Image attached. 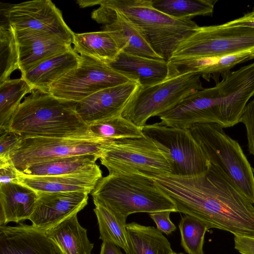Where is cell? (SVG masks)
I'll return each mask as SVG.
<instances>
[{
  "mask_svg": "<svg viewBox=\"0 0 254 254\" xmlns=\"http://www.w3.org/2000/svg\"><path fill=\"white\" fill-rule=\"evenodd\" d=\"M80 55L73 48L47 59L21 74L33 90L49 92L51 86L76 67Z\"/></svg>",
  "mask_w": 254,
  "mask_h": 254,
  "instance_id": "21",
  "label": "cell"
},
{
  "mask_svg": "<svg viewBox=\"0 0 254 254\" xmlns=\"http://www.w3.org/2000/svg\"><path fill=\"white\" fill-rule=\"evenodd\" d=\"M19 176L20 184L37 192L80 191L89 194L102 178V172L99 168L91 172L63 175L32 176L20 172Z\"/></svg>",
  "mask_w": 254,
  "mask_h": 254,
  "instance_id": "19",
  "label": "cell"
},
{
  "mask_svg": "<svg viewBox=\"0 0 254 254\" xmlns=\"http://www.w3.org/2000/svg\"><path fill=\"white\" fill-rule=\"evenodd\" d=\"M128 250L126 254H172L168 240L157 228L135 222L127 224Z\"/></svg>",
  "mask_w": 254,
  "mask_h": 254,
  "instance_id": "26",
  "label": "cell"
},
{
  "mask_svg": "<svg viewBox=\"0 0 254 254\" xmlns=\"http://www.w3.org/2000/svg\"><path fill=\"white\" fill-rule=\"evenodd\" d=\"M172 254H183L182 253H175V252H173Z\"/></svg>",
  "mask_w": 254,
  "mask_h": 254,
  "instance_id": "40",
  "label": "cell"
},
{
  "mask_svg": "<svg viewBox=\"0 0 254 254\" xmlns=\"http://www.w3.org/2000/svg\"><path fill=\"white\" fill-rule=\"evenodd\" d=\"M37 193L35 208L29 220L44 232L77 214L88 204L89 193L85 192Z\"/></svg>",
  "mask_w": 254,
  "mask_h": 254,
  "instance_id": "14",
  "label": "cell"
},
{
  "mask_svg": "<svg viewBox=\"0 0 254 254\" xmlns=\"http://www.w3.org/2000/svg\"><path fill=\"white\" fill-rule=\"evenodd\" d=\"M140 85L130 81L98 91L76 104V111L88 125L122 115Z\"/></svg>",
  "mask_w": 254,
  "mask_h": 254,
  "instance_id": "15",
  "label": "cell"
},
{
  "mask_svg": "<svg viewBox=\"0 0 254 254\" xmlns=\"http://www.w3.org/2000/svg\"><path fill=\"white\" fill-rule=\"evenodd\" d=\"M78 4L81 7L100 5L93 11L91 18L102 25V30L113 33L121 51L150 59H163L153 50L133 23L121 12L108 4L105 0H80Z\"/></svg>",
  "mask_w": 254,
  "mask_h": 254,
  "instance_id": "13",
  "label": "cell"
},
{
  "mask_svg": "<svg viewBox=\"0 0 254 254\" xmlns=\"http://www.w3.org/2000/svg\"><path fill=\"white\" fill-rule=\"evenodd\" d=\"M124 14L153 50L168 61L179 44L198 28L191 19H176L155 9L151 0H105Z\"/></svg>",
  "mask_w": 254,
  "mask_h": 254,
  "instance_id": "4",
  "label": "cell"
},
{
  "mask_svg": "<svg viewBox=\"0 0 254 254\" xmlns=\"http://www.w3.org/2000/svg\"><path fill=\"white\" fill-rule=\"evenodd\" d=\"M100 236L102 241L111 242L121 248L125 253L128 250L126 219L121 218L104 206L94 203Z\"/></svg>",
  "mask_w": 254,
  "mask_h": 254,
  "instance_id": "27",
  "label": "cell"
},
{
  "mask_svg": "<svg viewBox=\"0 0 254 254\" xmlns=\"http://www.w3.org/2000/svg\"><path fill=\"white\" fill-rule=\"evenodd\" d=\"M100 157L98 155L66 156L33 165L20 173L26 176H42L91 172L100 168L96 163Z\"/></svg>",
  "mask_w": 254,
  "mask_h": 254,
  "instance_id": "25",
  "label": "cell"
},
{
  "mask_svg": "<svg viewBox=\"0 0 254 254\" xmlns=\"http://www.w3.org/2000/svg\"><path fill=\"white\" fill-rule=\"evenodd\" d=\"M19 69L18 55L13 28L8 24L0 26V83L9 79Z\"/></svg>",
  "mask_w": 254,
  "mask_h": 254,
  "instance_id": "31",
  "label": "cell"
},
{
  "mask_svg": "<svg viewBox=\"0 0 254 254\" xmlns=\"http://www.w3.org/2000/svg\"><path fill=\"white\" fill-rule=\"evenodd\" d=\"M181 244L188 254H204V236L208 228L198 219L189 215L182 216L179 224Z\"/></svg>",
  "mask_w": 254,
  "mask_h": 254,
  "instance_id": "32",
  "label": "cell"
},
{
  "mask_svg": "<svg viewBox=\"0 0 254 254\" xmlns=\"http://www.w3.org/2000/svg\"><path fill=\"white\" fill-rule=\"evenodd\" d=\"M32 91L31 86L22 77L0 83V129H8L10 120L21 100Z\"/></svg>",
  "mask_w": 254,
  "mask_h": 254,
  "instance_id": "29",
  "label": "cell"
},
{
  "mask_svg": "<svg viewBox=\"0 0 254 254\" xmlns=\"http://www.w3.org/2000/svg\"><path fill=\"white\" fill-rule=\"evenodd\" d=\"M88 126L90 131L95 137L108 140L144 136L142 128L122 115L98 121Z\"/></svg>",
  "mask_w": 254,
  "mask_h": 254,
  "instance_id": "30",
  "label": "cell"
},
{
  "mask_svg": "<svg viewBox=\"0 0 254 254\" xmlns=\"http://www.w3.org/2000/svg\"><path fill=\"white\" fill-rule=\"evenodd\" d=\"M220 125L197 124L189 129L209 162L226 174L246 197L254 204V169L236 140Z\"/></svg>",
  "mask_w": 254,
  "mask_h": 254,
  "instance_id": "5",
  "label": "cell"
},
{
  "mask_svg": "<svg viewBox=\"0 0 254 254\" xmlns=\"http://www.w3.org/2000/svg\"><path fill=\"white\" fill-rule=\"evenodd\" d=\"M200 76L187 73L150 86L139 85L122 115L142 128L151 117H158L191 94L203 89Z\"/></svg>",
  "mask_w": 254,
  "mask_h": 254,
  "instance_id": "6",
  "label": "cell"
},
{
  "mask_svg": "<svg viewBox=\"0 0 254 254\" xmlns=\"http://www.w3.org/2000/svg\"><path fill=\"white\" fill-rule=\"evenodd\" d=\"M107 64L143 87L163 81L168 74V61L164 59H150L122 51Z\"/></svg>",
  "mask_w": 254,
  "mask_h": 254,
  "instance_id": "20",
  "label": "cell"
},
{
  "mask_svg": "<svg viewBox=\"0 0 254 254\" xmlns=\"http://www.w3.org/2000/svg\"><path fill=\"white\" fill-rule=\"evenodd\" d=\"M22 139L16 133L0 129V166L11 161L10 156L18 148Z\"/></svg>",
  "mask_w": 254,
  "mask_h": 254,
  "instance_id": "33",
  "label": "cell"
},
{
  "mask_svg": "<svg viewBox=\"0 0 254 254\" xmlns=\"http://www.w3.org/2000/svg\"><path fill=\"white\" fill-rule=\"evenodd\" d=\"M0 254H58L45 232L32 225L0 226Z\"/></svg>",
  "mask_w": 254,
  "mask_h": 254,
  "instance_id": "18",
  "label": "cell"
},
{
  "mask_svg": "<svg viewBox=\"0 0 254 254\" xmlns=\"http://www.w3.org/2000/svg\"><path fill=\"white\" fill-rule=\"evenodd\" d=\"M234 244L240 254H254V237L234 236Z\"/></svg>",
  "mask_w": 254,
  "mask_h": 254,
  "instance_id": "37",
  "label": "cell"
},
{
  "mask_svg": "<svg viewBox=\"0 0 254 254\" xmlns=\"http://www.w3.org/2000/svg\"><path fill=\"white\" fill-rule=\"evenodd\" d=\"M91 195L94 203L126 219L135 213L177 212L174 202L155 181L141 174H109L99 181Z\"/></svg>",
  "mask_w": 254,
  "mask_h": 254,
  "instance_id": "3",
  "label": "cell"
},
{
  "mask_svg": "<svg viewBox=\"0 0 254 254\" xmlns=\"http://www.w3.org/2000/svg\"><path fill=\"white\" fill-rule=\"evenodd\" d=\"M158 10L176 19L212 16L217 0H151Z\"/></svg>",
  "mask_w": 254,
  "mask_h": 254,
  "instance_id": "28",
  "label": "cell"
},
{
  "mask_svg": "<svg viewBox=\"0 0 254 254\" xmlns=\"http://www.w3.org/2000/svg\"><path fill=\"white\" fill-rule=\"evenodd\" d=\"M223 25L227 27L242 26L254 28V10L240 18L224 23Z\"/></svg>",
  "mask_w": 254,
  "mask_h": 254,
  "instance_id": "38",
  "label": "cell"
},
{
  "mask_svg": "<svg viewBox=\"0 0 254 254\" xmlns=\"http://www.w3.org/2000/svg\"><path fill=\"white\" fill-rule=\"evenodd\" d=\"M38 197L37 192L21 184H0V226L29 220Z\"/></svg>",
  "mask_w": 254,
  "mask_h": 254,
  "instance_id": "22",
  "label": "cell"
},
{
  "mask_svg": "<svg viewBox=\"0 0 254 254\" xmlns=\"http://www.w3.org/2000/svg\"><path fill=\"white\" fill-rule=\"evenodd\" d=\"M7 23L14 29H31L55 34L71 44L74 33L61 11L50 0H34L10 5L3 9Z\"/></svg>",
  "mask_w": 254,
  "mask_h": 254,
  "instance_id": "12",
  "label": "cell"
},
{
  "mask_svg": "<svg viewBox=\"0 0 254 254\" xmlns=\"http://www.w3.org/2000/svg\"><path fill=\"white\" fill-rule=\"evenodd\" d=\"M254 49V28L223 24L198 27L172 57H219Z\"/></svg>",
  "mask_w": 254,
  "mask_h": 254,
  "instance_id": "9",
  "label": "cell"
},
{
  "mask_svg": "<svg viewBox=\"0 0 254 254\" xmlns=\"http://www.w3.org/2000/svg\"><path fill=\"white\" fill-rule=\"evenodd\" d=\"M150 178L174 202L177 212L198 219L209 229L254 237V204L216 166L210 163L208 170L197 176Z\"/></svg>",
  "mask_w": 254,
  "mask_h": 254,
  "instance_id": "1",
  "label": "cell"
},
{
  "mask_svg": "<svg viewBox=\"0 0 254 254\" xmlns=\"http://www.w3.org/2000/svg\"><path fill=\"white\" fill-rule=\"evenodd\" d=\"M142 132L165 156L171 168L170 175L193 176L208 170L210 162L190 129L156 123L146 125Z\"/></svg>",
  "mask_w": 254,
  "mask_h": 254,
  "instance_id": "8",
  "label": "cell"
},
{
  "mask_svg": "<svg viewBox=\"0 0 254 254\" xmlns=\"http://www.w3.org/2000/svg\"><path fill=\"white\" fill-rule=\"evenodd\" d=\"M73 50L105 63L113 61L121 52L113 33L103 31L73 34Z\"/></svg>",
  "mask_w": 254,
  "mask_h": 254,
  "instance_id": "24",
  "label": "cell"
},
{
  "mask_svg": "<svg viewBox=\"0 0 254 254\" xmlns=\"http://www.w3.org/2000/svg\"><path fill=\"white\" fill-rule=\"evenodd\" d=\"M99 159L109 174L138 173L150 177L171 174L165 156L145 135L107 142Z\"/></svg>",
  "mask_w": 254,
  "mask_h": 254,
  "instance_id": "7",
  "label": "cell"
},
{
  "mask_svg": "<svg viewBox=\"0 0 254 254\" xmlns=\"http://www.w3.org/2000/svg\"><path fill=\"white\" fill-rule=\"evenodd\" d=\"M254 59V49L219 57H171L168 61V74L166 79L187 73L202 76L209 80L229 71L236 65Z\"/></svg>",
  "mask_w": 254,
  "mask_h": 254,
  "instance_id": "17",
  "label": "cell"
},
{
  "mask_svg": "<svg viewBox=\"0 0 254 254\" xmlns=\"http://www.w3.org/2000/svg\"><path fill=\"white\" fill-rule=\"evenodd\" d=\"M58 254H92L94 244L87 230L78 222L77 214L45 231Z\"/></svg>",
  "mask_w": 254,
  "mask_h": 254,
  "instance_id": "23",
  "label": "cell"
},
{
  "mask_svg": "<svg viewBox=\"0 0 254 254\" xmlns=\"http://www.w3.org/2000/svg\"><path fill=\"white\" fill-rule=\"evenodd\" d=\"M110 141L100 138H22L10 159L21 172L33 165L59 158L82 155L100 156L104 145Z\"/></svg>",
  "mask_w": 254,
  "mask_h": 254,
  "instance_id": "11",
  "label": "cell"
},
{
  "mask_svg": "<svg viewBox=\"0 0 254 254\" xmlns=\"http://www.w3.org/2000/svg\"><path fill=\"white\" fill-rule=\"evenodd\" d=\"M171 212L166 210L149 214L150 217L155 222L157 229L167 235L171 234L176 230V226L170 219Z\"/></svg>",
  "mask_w": 254,
  "mask_h": 254,
  "instance_id": "35",
  "label": "cell"
},
{
  "mask_svg": "<svg viewBox=\"0 0 254 254\" xmlns=\"http://www.w3.org/2000/svg\"><path fill=\"white\" fill-rule=\"evenodd\" d=\"M20 172L16 169L12 161L0 166V184L18 183Z\"/></svg>",
  "mask_w": 254,
  "mask_h": 254,
  "instance_id": "36",
  "label": "cell"
},
{
  "mask_svg": "<svg viewBox=\"0 0 254 254\" xmlns=\"http://www.w3.org/2000/svg\"><path fill=\"white\" fill-rule=\"evenodd\" d=\"M76 103L33 90L15 111L8 129L22 138H98L78 115Z\"/></svg>",
  "mask_w": 254,
  "mask_h": 254,
  "instance_id": "2",
  "label": "cell"
},
{
  "mask_svg": "<svg viewBox=\"0 0 254 254\" xmlns=\"http://www.w3.org/2000/svg\"><path fill=\"white\" fill-rule=\"evenodd\" d=\"M80 57L78 66L53 84L49 90L50 94L78 102L101 90L133 81L107 63L85 56Z\"/></svg>",
  "mask_w": 254,
  "mask_h": 254,
  "instance_id": "10",
  "label": "cell"
},
{
  "mask_svg": "<svg viewBox=\"0 0 254 254\" xmlns=\"http://www.w3.org/2000/svg\"><path fill=\"white\" fill-rule=\"evenodd\" d=\"M13 29L21 74L42 61L72 48L71 44L50 32L31 29Z\"/></svg>",
  "mask_w": 254,
  "mask_h": 254,
  "instance_id": "16",
  "label": "cell"
},
{
  "mask_svg": "<svg viewBox=\"0 0 254 254\" xmlns=\"http://www.w3.org/2000/svg\"><path fill=\"white\" fill-rule=\"evenodd\" d=\"M246 128L250 153L254 156V99L247 103L240 119Z\"/></svg>",
  "mask_w": 254,
  "mask_h": 254,
  "instance_id": "34",
  "label": "cell"
},
{
  "mask_svg": "<svg viewBox=\"0 0 254 254\" xmlns=\"http://www.w3.org/2000/svg\"><path fill=\"white\" fill-rule=\"evenodd\" d=\"M99 254H124L119 247L111 242L103 241Z\"/></svg>",
  "mask_w": 254,
  "mask_h": 254,
  "instance_id": "39",
  "label": "cell"
}]
</instances>
